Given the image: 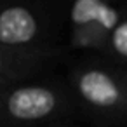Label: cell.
Listing matches in <instances>:
<instances>
[{"label":"cell","instance_id":"obj_1","mask_svg":"<svg viewBox=\"0 0 127 127\" xmlns=\"http://www.w3.org/2000/svg\"><path fill=\"white\" fill-rule=\"evenodd\" d=\"M70 106L68 92L44 80H19L0 87V127H35L59 118Z\"/></svg>","mask_w":127,"mask_h":127},{"label":"cell","instance_id":"obj_2","mask_svg":"<svg viewBox=\"0 0 127 127\" xmlns=\"http://www.w3.org/2000/svg\"><path fill=\"white\" fill-rule=\"evenodd\" d=\"M71 92L85 110L99 117L127 115V71L99 63L82 64L71 75Z\"/></svg>","mask_w":127,"mask_h":127},{"label":"cell","instance_id":"obj_3","mask_svg":"<svg viewBox=\"0 0 127 127\" xmlns=\"http://www.w3.org/2000/svg\"><path fill=\"white\" fill-rule=\"evenodd\" d=\"M44 25L38 12L21 2L0 7V47L14 51L40 49Z\"/></svg>","mask_w":127,"mask_h":127},{"label":"cell","instance_id":"obj_4","mask_svg":"<svg viewBox=\"0 0 127 127\" xmlns=\"http://www.w3.org/2000/svg\"><path fill=\"white\" fill-rule=\"evenodd\" d=\"M54 52L56 51L49 47L32 51H14L0 47V87L33 77L45 66Z\"/></svg>","mask_w":127,"mask_h":127},{"label":"cell","instance_id":"obj_5","mask_svg":"<svg viewBox=\"0 0 127 127\" xmlns=\"http://www.w3.org/2000/svg\"><path fill=\"white\" fill-rule=\"evenodd\" d=\"M122 19L120 11L113 5L108 4L104 7V11L101 12V16L97 19H94L91 25H87L82 30L77 32H70V40L71 45L77 49H85V51H103L110 33L113 32V28L118 25V21Z\"/></svg>","mask_w":127,"mask_h":127},{"label":"cell","instance_id":"obj_6","mask_svg":"<svg viewBox=\"0 0 127 127\" xmlns=\"http://www.w3.org/2000/svg\"><path fill=\"white\" fill-rule=\"evenodd\" d=\"M101 52H104L106 56L113 58L122 64H127V18H122L118 21Z\"/></svg>","mask_w":127,"mask_h":127}]
</instances>
